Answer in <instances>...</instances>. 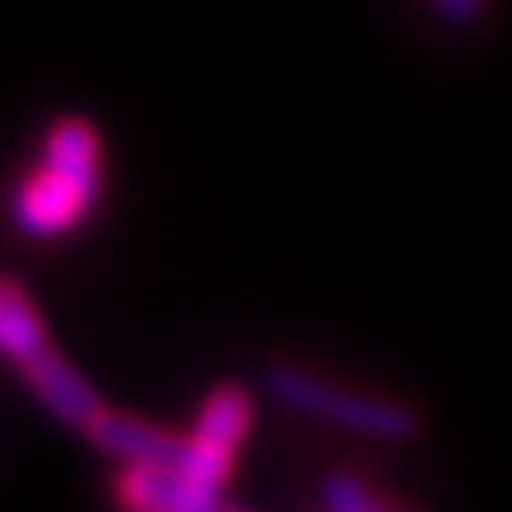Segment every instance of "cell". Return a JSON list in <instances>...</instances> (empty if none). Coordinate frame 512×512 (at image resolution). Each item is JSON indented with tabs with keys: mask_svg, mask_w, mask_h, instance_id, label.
I'll use <instances>...</instances> for the list:
<instances>
[{
	"mask_svg": "<svg viewBox=\"0 0 512 512\" xmlns=\"http://www.w3.org/2000/svg\"><path fill=\"white\" fill-rule=\"evenodd\" d=\"M99 188V128L82 116H60L47 128L43 167L26 175L18 197H13V222L35 239L64 235L90 214Z\"/></svg>",
	"mask_w": 512,
	"mask_h": 512,
	"instance_id": "1",
	"label": "cell"
},
{
	"mask_svg": "<svg viewBox=\"0 0 512 512\" xmlns=\"http://www.w3.org/2000/svg\"><path fill=\"white\" fill-rule=\"evenodd\" d=\"M265 384L278 402L295 406L312 419L338 423L346 431H359V436H376V440H414L423 431V414L393 402V397H376V393H359V389H338V384L320 380L303 367L291 363H274L265 372Z\"/></svg>",
	"mask_w": 512,
	"mask_h": 512,
	"instance_id": "2",
	"label": "cell"
},
{
	"mask_svg": "<svg viewBox=\"0 0 512 512\" xmlns=\"http://www.w3.org/2000/svg\"><path fill=\"white\" fill-rule=\"evenodd\" d=\"M248 423H252L248 389L244 384H218L201 402L197 427H192V436H188V453L180 466H175L214 508L222 504V487H227V478H231L235 453L248 436Z\"/></svg>",
	"mask_w": 512,
	"mask_h": 512,
	"instance_id": "3",
	"label": "cell"
},
{
	"mask_svg": "<svg viewBox=\"0 0 512 512\" xmlns=\"http://www.w3.org/2000/svg\"><path fill=\"white\" fill-rule=\"evenodd\" d=\"M86 436L103 448V453L120 457L124 466H180L188 453V436H171V431L128 419L120 410H99L94 423L86 427Z\"/></svg>",
	"mask_w": 512,
	"mask_h": 512,
	"instance_id": "4",
	"label": "cell"
},
{
	"mask_svg": "<svg viewBox=\"0 0 512 512\" xmlns=\"http://www.w3.org/2000/svg\"><path fill=\"white\" fill-rule=\"evenodd\" d=\"M18 372L30 389L43 397V406L77 431H86L94 423V414L103 410L99 393H94L82 380V372H77L73 363H64L52 346H43L39 355H30V359H18Z\"/></svg>",
	"mask_w": 512,
	"mask_h": 512,
	"instance_id": "5",
	"label": "cell"
},
{
	"mask_svg": "<svg viewBox=\"0 0 512 512\" xmlns=\"http://www.w3.org/2000/svg\"><path fill=\"white\" fill-rule=\"evenodd\" d=\"M116 500L150 512H205L214 508L175 466H124L116 478Z\"/></svg>",
	"mask_w": 512,
	"mask_h": 512,
	"instance_id": "6",
	"label": "cell"
},
{
	"mask_svg": "<svg viewBox=\"0 0 512 512\" xmlns=\"http://www.w3.org/2000/svg\"><path fill=\"white\" fill-rule=\"evenodd\" d=\"M43 346H47V329H43L30 295L18 282L0 278V350L18 363V359L39 355Z\"/></svg>",
	"mask_w": 512,
	"mask_h": 512,
	"instance_id": "7",
	"label": "cell"
},
{
	"mask_svg": "<svg viewBox=\"0 0 512 512\" xmlns=\"http://www.w3.org/2000/svg\"><path fill=\"white\" fill-rule=\"evenodd\" d=\"M320 504L333 508V512H380V508H389L384 495L367 491L359 478H350V474H329L325 487H320Z\"/></svg>",
	"mask_w": 512,
	"mask_h": 512,
	"instance_id": "8",
	"label": "cell"
},
{
	"mask_svg": "<svg viewBox=\"0 0 512 512\" xmlns=\"http://www.w3.org/2000/svg\"><path fill=\"white\" fill-rule=\"evenodd\" d=\"M431 5L440 9V18H448L453 26H478L483 22V13H487V0H431Z\"/></svg>",
	"mask_w": 512,
	"mask_h": 512,
	"instance_id": "9",
	"label": "cell"
}]
</instances>
